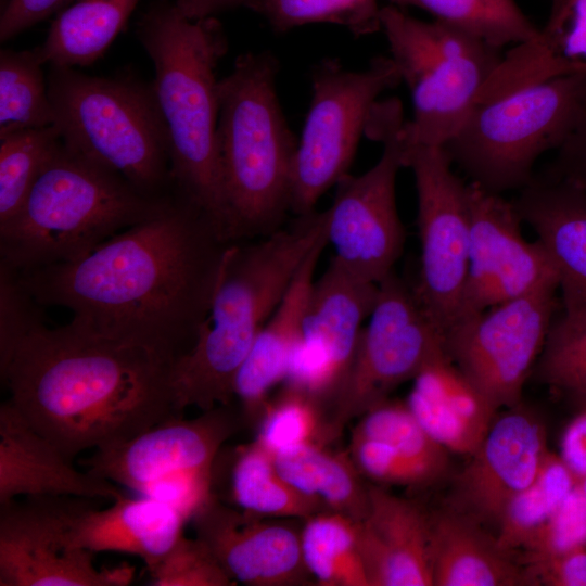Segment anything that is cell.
Segmentation results:
<instances>
[{"label":"cell","mask_w":586,"mask_h":586,"mask_svg":"<svg viewBox=\"0 0 586 586\" xmlns=\"http://www.w3.org/2000/svg\"><path fill=\"white\" fill-rule=\"evenodd\" d=\"M15 282L0 284V375L8 400L69 460L181 417L177 357L93 332L50 328Z\"/></svg>","instance_id":"cell-1"},{"label":"cell","mask_w":586,"mask_h":586,"mask_svg":"<svg viewBox=\"0 0 586 586\" xmlns=\"http://www.w3.org/2000/svg\"><path fill=\"white\" fill-rule=\"evenodd\" d=\"M232 243L175 191L157 214L86 256L13 272L37 305L67 308L86 329L179 358L195 343Z\"/></svg>","instance_id":"cell-2"},{"label":"cell","mask_w":586,"mask_h":586,"mask_svg":"<svg viewBox=\"0 0 586 586\" xmlns=\"http://www.w3.org/2000/svg\"><path fill=\"white\" fill-rule=\"evenodd\" d=\"M137 37L155 68L173 189L203 209L231 241L218 145L216 68L228 50L218 20H192L158 0L140 16Z\"/></svg>","instance_id":"cell-3"},{"label":"cell","mask_w":586,"mask_h":586,"mask_svg":"<svg viewBox=\"0 0 586 586\" xmlns=\"http://www.w3.org/2000/svg\"><path fill=\"white\" fill-rule=\"evenodd\" d=\"M324 237L326 212L313 211L257 241L229 246L208 315L175 365L182 410L231 404L237 372L258 332Z\"/></svg>","instance_id":"cell-4"},{"label":"cell","mask_w":586,"mask_h":586,"mask_svg":"<svg viewBox=\"0 0 586 586\" xmlns=\"http://www.w3.org/2000/svg\"><path fill=\"white\" fill-rule=\"evenodd\" d=\"M280 63L268 50L237 58L218 81V145L232 242L281 228L291 212L297 141L277 93Z\"/></svg>","instance_id":"cell-5"},{"label":"cell","mask_w":586,"mask_h":586,"mask_svg":"<svg viewBox=\"0 0 586 586\" xmlns=\"http://www.w3.org/2000/svg\"><path fill=\"white\" fill-rule=\"evenodd\" d=\"M170 195L144 194L62 141L21 209L0 225L1 266L23 272L81 258L157 214Z\"/></svg>","instance_id":"cell-6"},{"label":"cell","mask_w":586,"mask_h":586,"mask_svg":"<svg viewBox=\"0 0 586 586\" xmlns=\"http://www.w3.org/2000/svg\"><path fill=\"white\" fill-rule=\"evenodd\" d=\"M54 126L65 145L151 196L173 188L166 127L153 85L49 65Z\"/></svg>","instance_id":"cell-7"},{"label":"cell","mask_w":586,"mask_h":586,"mask_svg":"<svg viewBox=\"0 0 586 586\" xmlns=\"http://www.w3.org/2000/svg\"><path fill=\"white\" fill-rule=\"evenodd\" d=\"M585 115L586 76H560L476 103L444 149L470 182L499 194L521 190L537 158L558 150Z\"/></svg>","instance_id":"cell-8"},{"label":"cell","mask_w":586,"mask_h":586,"mask_svg":"<svg viewBox=\"0 0 586 586\" xmlns=\"http://www.w3.org/2000/svg\"><path fill=\"white\" fill-rule=\"evenodd\" d=\"M241 421L230 405H219L198 418H174L128 441L93 449L81 464L99 477L171 506L188 521L211 497L215 462Z\"/></svg>","instance_id":"cell-9"},{"label":"cell","mask_w":586,"mask_h":586,"mask_svg":"<svg viewBox=\"0 0 586 586\" xmlns=\"http://www.w3.org/2000/svg\"><path fill=\"white\" fill-rule=\"evenodd\" d=\"M399 99L377 102L365 135L383 144L379 161L366 173L345 175L326 212V237L333 260L355 279L379 284L393 272L406 232L396 204V178L404 167Z\"/></svg>","instance_id":"cell-10"},{"label":"cell","mask_w":586,"mask_h":586,"mask_svg":"<svg viewBox=\"0 0 586 586\" xmlns=\"http://www.w3.org/2000/svg\"><path fill=\"white\" fill-rule=\"evenodd\" d=\"M311 101L292 167L291 213L315 211L323 193L348 174L379 95L402 82L391 56H375L362 71L336 58L311 69Z\"/></svg>","instance_id":"cell-11"},{"label":"cell","mask_w":586,"mask_h":586,"mask_svg":"<svg viewBox=\"0 0 586 586\" xmlns=\"http://www.w3.org/2000/svg\"><path fill=\"white\" fill-rule=\"evenodd\" d=\"M402 157L404 167L412 170L418 200L420 268L411 290L444 337L458 321L468 278L467 183L451 170L453 162L444 146L402 143Z\"/></svg>","instance_id":"cell-12"},{"label":"cell","mask_w":586,"mask_h":586,"mask_svg":"<svg viewBox=\"0 0 586 586\" xmlns=\"http://www.w3.org/2000/svg\"><path fill=\"white\" fill-rule=\"evenodd\" d=\"M368 319L347 378L330 409L331 440L347 421L386 400L399 384L446 352L444 337L420 308L411 286L394 272L378 284Z\"/></svg>","instance_id":"cell-13"},{"label":"cell","mask_w":586,"mask_h":586,"mask_svg":"<svg viewBox=\"0 0 586 586\" xmlns=\"http://www.w3.org/2000/svg\"><path fill=\"white\" fill-rule=\"evenodd\" d=\"M559 288H545L494 305L455 324L446 354L496 412L521 403L558 307Z\"/></svg>","instance_id":"cell-14"},{"label":"cell","mask_w":586,"mask_h":586,"mask_svg":"<svg viewBox=\"0 0 586 586\" xmlns=\"http://www.w3.org/2000/svg\"><path fill=\"white\" fill-rule=\"evenodd\" d=\"M74 496H33L0 505V586H127L135 568H98L68 534Z\"/></svg>","instance_id":"cell-15"},{"label":"cell","mask_w":586,"mask_h":586,"mask_svg":"<svg viewBox=\"0 0 586 586\" xmlns=\"http://www.w3.org/2000/svg\"><path fill=\"white\" fill-rule=\"evenodd\" d=\"M467 189L469 269L456 324L502 302L559 288L558 271L545 246L523 237V220L513 201L474 182Z\"/></svg>","instance_id":"cell-16"},{"label":"cell","mask_w":586,"mask_h":586,"mask_svg":"<svg viewBox=\"0 0 586 586\" xmlns=\"http://www.w3.org/2000/svg\"><path fill=\"white\" fill-rule=\"evenodd\" d=\"M543 423L520 405L494 419L457 475L450 508L498 527L508 504L537 476L547 455Z\"/></svg>","instance_id":"cell-17"},{"label":"cell","mask_w":586,"mask_h":586,"mask_svg":"<svg viewBox=\"0 0 586 586\" xmlns=\"http://www.w3.org/2000/svg\"><path fill=\"white\" fill-rule=\"evenodd\" d=\"M222 504L214 494L191 518L195 537L233 582L295 586L315 581L303 558L301 531Z\"/></svg>","instance_id":"cell-18"},{"label":"cell","mask_w":586,"mask_h":586,"mask_svg":"<svg viewBox=\"0 0 586 586\" xmlns=\"http://www.w3.org/2000/svg\"><path fill=\"white\" fill-rule=\"evenodd\" d=\"M369 586H431L430 514L380 486H368V511L355 522Z\"/></svg>","instance_id":"cell-19"},{"label":"cell","mask_w":586,"mask_h":586,"mask_svg":"<svg viewBox=\"0 0 586 586\" xmlns=\"http://www.w3.org/2000/svg\"><path fill=\"white\" fill-rule=\"evenodd\" d=\"M119 487L73 466L7 399L0 406V505L18 497L74 496L114 501Z\"/></svg>","instance_id":"cell-20"},{"label":"cell","mask_w":586,"mask_h":586,"mask_svg":"<svg viewBox=\"0 0 586 586\" xmlns=\"http://www.w3.org/2000/svg\"><path fill=\"white\" fill-rule=\"evenodd\" d=\"M75 497L68 534L74 546L93 553L114 551L140 558L152 571L183 534L187 519L156 499L124 494L104 509Z\"/></svg>","instance_id":"cell-21"},{"label":"cell","mask_w":586,"mask_h":586,"mask_svg":"<svg viewBox=\"0 0 586 586\" xmlns=\"http://www.w3.org/2000/svg\"><path fill=\"white\" fill-rule=\"evenodd\" d=\"M513 203L558 271L562 304L586 303V192L549 170Z\"/></svg>","instance_id":"cell-22"},{"label":"cell","mask_w":586,"mask_h":586,"mask_svg":"<svg viewBox=\"0 0 586 586\" xmlns=\"http://www.w3.org/2000/svg\"><path fill=\"white\" fill-rule=\"evenodd\" d=\"M501 59L499 49L483 44L448 58L413 84L412 118L404 122L402 143L444 146L466 122Z\"/></svg>","instance_id":"cell-23"},{"label":"cell","mask_w":586,"mask_h":586,"mask_svg":"<svg viewBox=\"0 0 586 586\" xmlns=\"http://www.w3.org/2000/svg\"><path fill=\"white\" fill-rule=\"evenodd\" d=\"M377 295L378 284L355 279L333 260L314 282L301 342L329 371L335 388L334 400L347 378L362 323Z\"/></svg>","instance_id":"cell-24"},{"label":"cell","mask_w":586,"mask_h":586,"mask_svg":"<svg viewBox=\"0 0 586 586\" xmlns=\"http://www.w3.org/2000/svg\"><path fill=\"white\" fill-rule=\"evenodd\" d=\"M327 244L324 237L306 258L237 372L233 395L245 423L259 422L269 392L285 379L290 355L301 339L316 267Z\"/></svg>","instance_id":"cell-25"},{"label":"cell","mask_w":586,"mask_h":586,"mask_svg":"<svg viewBox=\"0 0 586 586\" xmlns=\"http://www.w3.org/2000/svg\"><path fill=\"white\" fill-rule=\"evenodd\" d=\"M407 407L425 432L448 453L470 456L496 411L468 382L446 352L413 378Z\"/></svg>","instance_id":"cell-26"},{"label":"cell","mask_w":586,"mask_h":586,"mask_svg":"<svg viewBox=\"0 0 586 586\" xmlns=\"http://www.w3.org/2000/svg\"><path fill=\"white\" fill-rule=\"evenodd\" d=\"M433 586L527 585L521 564L484 525L453 508L430 514Z\"/></svg>","instance_id":"cell-27"},{"label":"cell","mask_w":586,"mask_h":586,"mask_svg":"<svg viewBox=\"0 0 586 586\" xmlns=\"http://www.w3.org/2000/svg\"><path fill=\"white\" fill-rule=\"evenodd\" d=\"M549 2L548 20L538 34L502 54L495 79L504 91L560 76H586V0Z\"/></svg>","instance_id":"cell-28"},{"label":"cell","mask_w":586,"mask_h":586,"mask_svg":"<svg viewBox=\"0 0 586 586\" xmlns=\"http://www.w3.org/2000/svg\"><path fill=\"white\" fill-rule=\"evenodd\" d=\"M139 0H73L55 14L44 41L36 47L44 65L88 66L107 50Z\"/></svg>","instance_id":"cell-29"},{"label":"cell","mask_w":586,"mask_h":586,"mask_svg":"<svg viewBox=\"0 0 586 586\" xmlns=\"http://www.w3.org/2000/svg\"><path fill=\"white\" fill-rule=\"evenodd\" d=\"M349 460L317 443L296 445L273 455L277 470L290 484L358 522L368 511V486Z\"/></svg>","instance_id":"cell-30"},{"label":"cell","mask_w":586,"mask_h":586,"mask_svg":"<svg viewBox=\"0 0 586 586\" xmlns=\"http://www.w3.org/2000/svg\"><path fill=\"white\" fill-rule=\"evenodd\" d=\"M380 18L391 58L409 88L448 58L487 44L437 20L410 16L393 4L381 8Z\"/></svg>","instance_id":"cell-31"},{"label":"cell","mask_w":586,"mask_h":586,"mask_svg":"<svg viewBox=\"0 0 586 586\" xmlns=\"http://www.w3.org/2000/svg\"><path fill=\"white\" fill-rule=\"evenodd\" d=\"M230 488L240 509L259 515L306 520L332 511L321 499L290 484L277 470L273 456L256 442L235 450Z\"/></svg>","instance_id":"cell-32"},{"label":"cell","mask_w":586,"mask_h":586,"mask_svg":"<svg viewBox=\"0 0 586 586\" xmlns=\"http://www.w3.org/2000/svg\"><path fill=\"white\" fill-rule=\"evenodd\" d=\"M388 4L416 7L435 20L460 29L488 46L501 49L533 39L539 28L515 0H387Z\"/></svg>","instance_id":"cell-33"},{"label":"cell","mask_w":586,"mask_h":586,"mask_svg":"<svg viewBox=\"0 0 586 586\" xmlns=\"http://www.w3.org/2000/svg\"><path fill=\"white\" fill-rule=\"evenodd\" d=\"M301 542L304 562L318 585L369 586L351 519L334 511L315 514L305 520Z\"/></svg>","instance_id":"cell-34"},{"label":"cell","mask_w":586,"mask_h":586,"mask_svg":"<svg viewBox=\"0 0 586 586\" xmlns=\"http://www.w3.org/2000/svg\"><path fill=\"white\" fill-rule=\"evenodd\" d=\"M61 143L54 125L0 130V225L21 209Z\"/></svg>","instance_id":"cell-35"},{"label":"cell","mask_w":586,"mask_h":586,"mask_svg":"<svg viewBox=\"0 0 586 586\" xmlns=\"http://www.w3.org/2000/svg\"><path fill=\"white\" fill-rule=\"evenodd\" d=\"M577 482L560 457L548 451L535 480L504 511L496 534L500 548L510 553L520 550Z\"/></svg>","instance_id":"cell-36"},{"label":"cell","mask_w":586,"mask_h":586,"mask_svg":"<svg viewBox=\"0 0 586 586\" xmlns=\"http://www.w3.org/2000/svg\"><path fill=\"white\" fill-rule=\"evenodd\" d=\"M42 63L35 50L0 52V130L54 125Z\"/></svg>","instance_id":"cell-37"},{"label":"cell","mask_w":586,"mask_h":586,"mask_svg":"<svg viewBox=\"0 0 586 586\" xmlns=\"http://www.w3.org/2000/svg\"><path fill=\"white\" fill-rule=\"evenodd\" d=\"M562 306L534 370L543 383L586 404V303Z\"/></svg>","instance_id":"cell-38"},{"label":"cell","mask_w":586,"mask_h":586,"mask_svg":"<svg viewBox=\"0 0 586 586\" xmlns=\"http://www.w3.org/2000/svg\"><path fill=\"white\" fill-rule=\"evenodd\" d=\"M246 8L262 15L277 33L314 23L344 26L355 37L381 30L378 0H251Z\"/></svg>","instance_id":"cell-39"},{"label":"cell","mask_w":586,"mask_h":586,"mask_svg":"<svg viewBox=\"0 0 586 586\" xmlns=\"http://www.w3.org/2000/svg\"><path fill=\"white\" fill-rule=\"evenodd\" d=\"M352 436L388 444L436 481L448 469V451L425 432L406 404L384 400L377 405L361 416Z\"/></svg>","instance_id":"cell-40"},{"label":"cell","mask_w":586,"mask_h":586,"mask_svg":"<svg viewBox=\"0 0 586 586\" xmlns=\"http://www.w3.org/2000/svg\"><path fill=\"white\" fill-rule=\"evenodd\" d=\"M322 406L286 386L276 400L268 402L255 442L272 456L296 445L327 442L328 419L322 416Z\"/></svg>","instance_id":"cell-41"},{"label":"cell","mask_w":586,"mask_h":586,"mask_svg":"<svg viewBox=\"0 0 586 586\" xmlns=\"http://www.w3.org/2000/svg\"><path fill=\"white\" fill-rule=\"evenodd\" d=\"M154 586H230L235 583L198 537H179L168 553L150 571Z\"/></svg>","instance_id":"cell-42"},{"label":"cell","mask_w":586,"mask_h":586,"mask_svg":"<svg viewBox=\"0 0 586 586\" xmlns=\"http://www.w3.org/2000/svg\"><path fill=\"white\" fill-rule=\"evenodd\" d=\"M586 547V497L576 484L521 547L522 562Z\"/></svg>","instance_id":"cell-43"},{"label":"cell","mask_w":586,"mask_h":586,"mask_svg":"<svg viewBox=\"0 0 586 586\" xmlns=\"http://www.w3.org/2000/svg\"><path fill=\"white\" fill-rule=\"evenodd\" d=\"M351 460L360 474L378 483L424 486L436 481L425 469L377 440L352 436Z\"/></svg>","instance_id":"cell-44"},{"label":"cell","mask_w":586,"mask_h":586,"mask_svg":"<svg viewBox=\"0 0 586 586\" xmlns=\"http://www.w3.org/2000/svg\"><path fill=\"white\" fill-rule=\"evenodd\" d=\"M527 585L586 586V547L522 562Z\"/></svg>","instance_id":"cell-45"},{"label":"cell","mask_w":586,"mask_h":586,"mask_svg":"<svg viewBox=\"0 0 586 586\" xmlns=\"http://www.w3.org/2000/svg\"><path fill=\"white\" fill-rule=\"evenodd\" d=\"M73 0H2L0 41L5 42L27 28L58 14Z\"/></svg>","instance_id":"cell-46"},{"label":"cell","mask_w":586,"mask_h":586,"mask_svg":"<svg viewBox=\"0 0 586 586\" xmlns=\"http://www.w3.org/2000/svg\"><path fill=\"white\" fill-rule=\"evenodd\" d=\"M550 170L586 192V115L558 149Z\"/></svg>","instance_id":"cell-47"},{"label":"cell","mask_w":586,"mask_h":586,"mask_svg":"<svg viewBox=\"0 0 586 586\" xmlns=\"http://www.w3.org/2000/svg\"><path fill=\"white\" fill-rule=\"evenodd\" d=\"M558 456L578 481L586 476V409L565 428Z\"/></svg>","instance_id":"cell-48"},{"label":"cell","mask_w":586,"mask_h":586,"mask_svg":"<svg viewBox=\"0 0 586 586\" xmlns=\"http://www.w3.org/2000/svg\"><path fill=\"white\" fill-rule=\"evenodd\" d=\"M251 0H175L178 10L188 18L198 20L213 17L215 14L233 9L246 7Z\"/></svg>","instance_id":"cell-49"},{"label":"cell","mask_w":586,"mask_h":586,"mask_svg":"<svg viewBox=\"0 0 586 586\" xmlns=\"http://www.w3.org/2000/svg\"><path fill=\"white\" fill-rule=\"evenodd\" d=\"M577 485L579 486L581 491L583 492L584 496L586 497V476L581 479L577 482Z\"/></svg>","instance_id":"cell-50"}]
</instances>
